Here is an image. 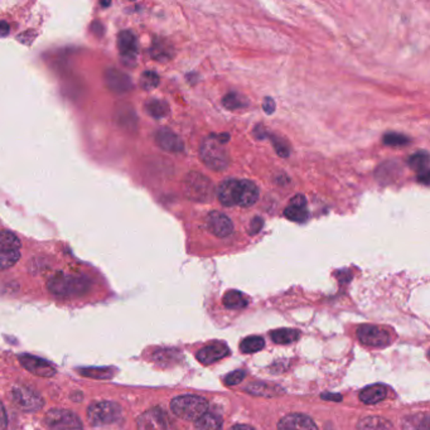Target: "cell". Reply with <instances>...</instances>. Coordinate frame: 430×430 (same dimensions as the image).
<instances>
[{
	"instance_id": "cell-1",
	"label": "cell",
	"mask_w": 430,
	"mask_h": 430,
	"mask_svg": "<svg viewBox=\"0 0 430 430\" xmlns=\"http://www.w3.org/2000/svg\"><path fill=\"white\" fill-rule=\"evenodd\" d=\"M89 279L80 275H67L64 273H59L48 280L47 287L52 294L62 298H71L86 294L89 292Z\"/></svg>"
},
{
	"instance_id": "cell-2",
	"label": "cell",
	"mask_w": 430,
	"mask_h": 430,
	"mask_svg": "<svg viewBox=\"0 0 430 430\" xmlns=\"http://www.w3.org/2000/svg\"><path fill=\"white\" fill-rule=\"evenodd\" d=\"M200 157L205 165L213 171H224L230 165L229 152L216 136H208L202 142Z\"/></svg>"
},
{
	"instance_id": "cell-3",
	"label": "cell",
	"mask_w": 430,
	"mask_h": 430,
	"mask_svg": "<svg viewBox=\"0 0 430 430\" xmlns=\"http://www.w3.org/2000/svg\"><path fill=\"white\" fill-rule=\"evenodd\" d=\"M171 409L178 418L193 422L206 414L208 402L197 395H182L172 400Z\"/></svg>"
},
{
	"instance_id": "cell-4",
	"label": "cell",
	"mask_w": 430,
	"mask_h": 430,
	"mask_svg": "<svg viewBox=\"0 0 430 430\" xmlns=\"http://www.w3.org/2000/svg\"><path fill=\"white\" fill-rule=\"evenodd\" d=\"M121 407L112 401L95 402L88 409V419L94 426L114 424L121 418Z\"/></svg>"
},
{
	"instance_id": "cell-5",
	"label": "cell",
	"mask_w": 430,
	"mask_h": 430,
	"mask_svg": "<svg viewBox=\"0 0 430 430\" xmlns=\"http://www.w3.org/2000/svg\"><path fill=\"white\" fill-rule=\"evenodd\" d=\"M184 193L189 200L207 202L213 197V182L203 174L192 172L184 181Z\"/></svg>"
},
{
	"instance_id": "cell-6",
	"label": "cell",
	"mask_w": 430,
	"mask_h": 430,
	"mask_svg": "<svg viewBox=\"0 0 430 430\" xmlns=\"http://www.w3.org/2000/svg\"><path fill=\"white\" fill-rule=\"evenodd\" d=\"M22 244L11 231H0V270L16 265L20 259Z\"/></svg>"
},
{
	"instance_id": "cell-7",
	"label": "cell",
	"mask_w": 430,
	"mask_h": 430,
	"mask_svg": "<svg viewBox=\"0 0 430 430\" xmlns=\"http://www.w3.org/2000/svg\"><path fill=\"white\" fill-rule=\"evenodd\" d=\"M138 430H178L169 415L160 407L149 409L138 418Z\"/></svg>"
},
{
	"instance_id": "cell-8",
	"label": "cell",
	"mask_w": 430,
	"mask_h": 430,
	"mask_svg": "<svg viewBox=\"0 0 430 430\" xmlns=\"http://www.w3.org/2000/svg\"><path fill=\"white\" fill-rule=\"evenodd\" d=\"M49 430H83V423L75 412L67 409H52L46 414Z\"/></svg>"
},
{
	"instance_id": "cell-9",
	"label": "cell",
	"mask_w": 430,
	"mask_h": 430,
	"mask_svg": "<svg viewBox=\"0 0 430 430\" xmlns=\"http://www.w3.org/2000/svg\"><path fill=\"white\" fill-rule=\"evenodd\" d=\"M12 398L14 404L23 412H38L44 405V401L36 390L28 386L19 385L12 390Z\"/></svg>"
},
{
	"instance_id": "cell-10",
	"label": "cell",
	"mask_w": 430,
	"mask_h": 430,
	"mask_svg": "<svg viewBox=\"0 0 430 430\" xmlns=\"http://www.w3.org/2000/svg\"><path fill=\"white\" fill-rule=\"evenodd\" d=\"M357 337L364 345L371 346V347H385L391 342L388 330H383L376 326H370V324L359 326V330H357Z\"/></svg>"
},
{
	"instance_id": "cell-11",
	"label": "cell",
	"mask_w": 430,
	"mask_h": 430,
	"mask_svg": "<svg viewBox=\"0 0 430 430\" xmlns=\"http://www.w3.org/2000/svg\"><path fill=\"white\" fill-rule=\"evenodd\" d=\"M206 225L210 232L220 239H225V237L230 236L234 231V224L230 218L217 211L208 213Z\"/></svg>"
},
{
	"instance_id": "cell-12",
	"label": "cell",
	"mask_w": 430,
	"mask_h": 430,
	"mask_svg": "<svg viewBox=\"0 0 430 430\" xmlns=\"http://www.w3.org/2000/svg\"><path fill=\"white\" fill-rule=\"evenodd\" d=\"M19 362L24 366V369H27L28 371L32 372L33 375L40 377H52L56 375V369L51 364H48L47 361L32 356V354H20L19 356Z\"/></svg>"
},
{
	"instance_id": "cell-13",
	"label": "cell",
	"mask_w": 430,
	"mask_h": 430,
	"mask_svg": "<svg viewBox=\"0 0 430 430\" xmlns=\"http://www.w3.org/2000/svg\"><path fill=\"white\" fill-rule=\"evenodd\" d=\"M259 200V189L255 183L248 179L237 182L236 206L251 207Z\"/></svg>"
},
{
	"instance_id": "cell-14",
	"label": "cell",
	"mask_w": 430,
	"mask_h": 430,
	"mask_svg": "<svg viewBox=\"0 0 430 430\" xmlns=\"http://www.w3.org/2000/svg\"><path fill=\"white\" fill-rule=\"evenodd\" d=\"M119 51L121 59L126 62H134L138 54V42L134 33H131L130 30H123L120 32L118 36Z\"/></svg>"
},
{
	"instance_id": "cell-15",
	"label": "cell",
	"mask_w": 430,
	"mask_h": 430,
	"mask_svg": "<svg viewBox=\"0 0 430 430\" xmlns=\"http://www.w3.org/2000/svg\"><path fill=\"white\" fill-rule=\"evenodd\" d=\"M279 430H318L312 419L304 414H290L284 417L277 425Z\"/></svg>"
},
{
	"instance_id": "cell-16",
	"label": "cell",
	"mask_w": 430,
	"mask_h": 430,
	"mask_svg": "<svg viewBox=\"0 0 430 430\" xmlns=\"http://www.w3.org/2000/svg\"><path fill=\"white\" fill-rule=\"evenodd\" d=\"M229 354H230L229 347L225 345L224 342H215L213 345L206 346L198 351L197 359L203 365H211Z\"/></svg>"
},
{
	"instance_id": "cell-17",
	"label": "cell",
	"mask_w": 430,
	"mask_h": 430,
	"mask_svg": "<svg viewBox=\"0 0 430 430\" xmlns=\"http://www.w3.org/2000/svg\"><path fill=\"white\" fill-rule=\"evenodd\" d=\"M285 217L294 222H306L308 220V208H306V200L304 196L297 195L290 200L289 206L284 211Z\"/></svg>"
},
{
	"instance_id": "cell-18",
	"label": "cell",
	"mask_w": 430,
	"mask_h": 430,
	"mask_svg": "<svg viewBox=\"0 0 430 430\" xmlns=\"http://www.w3.org/2000/svg\"><path fill=\"white\" fill-rule=\"evenodd\" d=\"M155 141L162 149L171 152V153H179L184 149L181 138L177 134H174L172 130L165 129V128L157 131Z\"/></svg>"
},
{
	"instance_id": "cell-19",
	"label": "cell",
	"mask_w": 430,
	"mask_h": 430,
	"mask_svg": "<svg viewBox=\"0 0 430 430\" xmlns=\"http://www.w3.org/2000/svg\"><path fill=\"white\" fill-rule=\"evenodd\" d=\"M105 80H107L109 89L115 91V92H128L133 88L130 77L125 75L124 72H120L115 68L107 72Z\"/></svg>"
},
{
	"instance_id": "cell-20",
	"label": "cell",
	"mask_w": 430,
	"mask_h": 430,
	"mask_svg": "<svg viewBox=\"0 0 430 430\" xmlns=\"http://www.w3.org/2000/svg\"><path fill=\"white\" fill-rule=\"evenodd\" d=\"M410 168L419 174V181L424 184L429 182V155L425 152H419L409 158Z\"/></svg>"
},
{
	"instance_id": "cell-21",
	"label": "cell",
	"mask_w": 430,
	"mask_h": 430,
	"mask_svg": "<svg viewBox=\"0 0 430 430\" xmlns=\"http://www.w3.org/2000/svg\"><path fill=\"white\" fill-rule=\"evenodd\" d=\"M237 179H226L218 186V201L226 207L236 206L237 195Z\"/></svg>"
},
{
	"instance_id": "cell-22",
	"label": "cell",
	"mask_w": 430,
	"mask_h": 430,
	"mask_svg": "<svg viewBox=\"0 0 430 430\" xmlns=\"http://www.w3.org/2000/svg\"><path fill=\"white\" fill-rule=\"evenodd\" d=\"M388 395V389L386 386L375 383L371 386H367L365 389L359 393V400L365 402L367 405H374L380 401H383Z\"/></svg>"
},
{
	"instance_id": "cell-23",
	"label": "cell",
	"mask_w": 430,
	"mask_h": 430,
	"mask_svg": "<svg viewBox=\"0 0 430 430\" xmlns=\"http://www.w3.org/2000/svg\"><path fill=\"white\" fill-rule=\"evenodd\" d=\"M196 430H222V419L213 412H206L196 420Z\"/></svg>"
},
{
	"instance_id": "cell-24",
	"label": "cell",
	"mask_w": 430,
	"mask_h": 430,
	"mask_svg": "<svg viewBox=\"0 0 430 430\" xmlns=\"http://www.w3.org/2000/svg\"><path fill=\"white\" fill-rule=\"evenodd\" d=\"M359 430H393V425L386 419L378 417H367L359 420L357 425Z\"/></svg>"
},
{
	"instance_id": "cell-25",
	"label": "cell",
	"mask_w": 430,
	"mask_h": 430,
	"mask_svg": "<svg viewBox=\"0 0 430 430\" xmlns=\"http://www.w3.org/2000/svg\"><path fill=\"white\" fill-rule=\"evenodd\" d=\"M224 304L226 308H230V309H242V308L248 306V297L242 294L241 292L230 290L225 294Z\"/></svg>"
},
{
	"instance_id": "cell-26",
	"label": "cell",
	"mask_w": 430,
	"mask_h": 430,
	"mask_svg": "<svg viewBox=\"0 0 430 430\" xmlns=\"http://www.w3.org/2000/svg\"><path fill=\"white\" fill-rule=\"evenodd\" d=\"M271 338H273V341L277 342L279 345H288L299 338V332L297 330H290V328L277 330L271 332Z\"/></svg>"
},
{
	"instance_id": "cell-27",
	"label": "cell",
	"mask_w": 430,
	"mask_h": 430,
	"mask_svg": "<svg viewBox=\"0 0 430 430\" xmlns=\"http://www.w3.org/2000/svg\"><path fill=\"white\" fill-rule=\"evenodd\" d=\"M145 107H147L149 115H152L155 119L165 118V115H168V112H169L168 104L165 101L157 100V99L148 101Z\"/></svg>"
},
{
	"instance_id": "cell-28",
	"label": "cell",
	"mask_w": 430,
	"mask_h": 430,
	"mask_svg": "<svg viewBox=\"0 0 430 430\" xmlns=\"http://www.w3.org/2000/svg\"><path fill=\"white\" fill-rule=\"evenodd\" d=\"M265 346V341L264 338H261L259 336H250L246 337L244 341L241 342L240 347L244 354H253V352H258L261 348Z\"/></svg>"
},
{
	"instance_id": "cell-29",
	"label": "cell",
	"mask_w": 430,
	"mask_h": 430,
	"mask_svg": "<svg viewBox=\"0 0 430 430\" xmlns=\"http://www.w3.org/2000/svg\"><path fill=\"white\" fill-rule=\"evenodd\" d=\"M222 104L229 110H237V109L246 107L248 101L245 100L241 95L236 94V92H229L225 96Z\"/></svg>"
},
{
	"instance_id": "cell-30",
	"label": "cell",
	"mask_w": 430,
	"mask_h": 430,
	"mask_svg": "<svg viewBox=\"0 0 430 430\" xmlns=\"http://www.w3.org/2000/svg\"><path fill=\"white\" fill-rule=\"evenodd\" d=\"M172 48L165 44V42H155L153 48H152V56L154 59H160V61H167L172 57Z\"/></svg>"
},
{
	"instance_id": "cell-31",
	"label": "cell",
	"mask_w": 430,
	"mask_h": 430,
	"mask_svg": "<svg viewBox=\"0 0 430 430\" xmlns=\"http://www.w3.org/2000/svg\"><path fill=\"white\" fill-rule=\"evenodd\" d=\"M160 83V76L154 71H145L141 77V85L144 90H153Z\"/></svg>"
},
{
	"instance_id": "cell-32",
	"label": "cell",
	"mask_w": 430,
	"mask_h": 430,
	"mask_svg": "<svg viewBox=\"0 0 430 430\" xmlns=\"http://www.w3.org/2000/svg\"><path fill=\"white\" fill-rule=\"evenodd\" d=\"M409 142H410L409 138L402 136V134H398V133H388V134H385V136H383V143L386 145H391V147L405 145Z\"/></svg>"
},
{
	"instance_id": "cell-33",
	"label": "cell",
	"mask_w": 430,
	"mask_h": 430,
	"mask_svg": "<svg viewBox=\"0 0 430 430\" xmlns=\"http://www.w3.org/2000/svg\"><path fill=\"white\" fill-rule=\"evenodd\" d=\"M81 374L85 376L95 377V378H109L112 376L110 369H89V370H81Z\"/></svg>"
},
{
	"instance_id": "cell-34",
	"label": "cell",
	"mask_w": 430,
	"mask_h": 430,
	"mask_svg": "<svg viewBox=\"0 0 430 430\" xmlns=\"http://www.w3.org/2000/svg\"><path fill=\"white\" fill-rule=\"evenodd\" d=\"M244 377H245V371L237 370V371L231 372L230 375H227V376H226V380H225V383H227V385H230V386H234V385L241 383L242 380H244Z\"/></svg>"
},
{
	"instance_id": "cell-35",
	"label": "cell",
	"mask_w": 430,
	"mask_h": 430,
	"mask_svg": "<svg viewBox=\"0 0 430 430\" xmlns=\"http://www.w3.org/2000/svg\"><path fill=\"white\" fill-rule=\"evenodd\" d=\"M271 139H273L274 147L277 149V153L279 154L280 157H288L289 148L285 145V143L279 141L277 138H271Z\"/></svg>"
},
{
	"instance_id": "cell-36",
	"label": "cell",
	"mask_w": 430,
	"mask_h": 430,
	"mask_svg": "<svg viewBox=\"0 0 430 430\" xmlns=\"http://www.w3.org/2000/svg\"><path fill=\"white\" fill-rule=\"evenodd\" d=\"M8 426V418H6V409L0 401V430H6Z\"/></svg>"
},
{
	"instance_id": "cell-37",
	"label": "cell",
	"mask_w": 430,
	"mask_h": 430,
	"mask_svg": "<svg viewBox=\"0 0 430 430\" xmlns=\"http://www.w3.org/2000/svg\"><path fill=\"white\" fill-rule=\"evenodd\" d=\"M263 107H264V112L266 114H273L274 110H275V102H274V100L271 97H266L264 104H263Z\"/></svg>"
},
{
	"instance_id": "cell-38",
	"label": "cell",
	"mask_w": 430,
	"mask_h": 430,
	"mask_svg": "<svg viewBox=\"0 0 430 430\" xmlns=\"http://www.w3.org/2000/svg\"><path fill=\"white\" fill-rule=\"evenodd\" d=\"M263 227V220L259 217L253 218L251 222V234H258Z\"/></svg>"
},
{
	"instance_id": "cell-39",
	"label": "cell",
	"mask_w": 430,
	"mask_h": 430,
	"mask_svg": "<svg viewBox=\"0 0 430 430\" xmlns=\"http://www.w3.org/2000/svg\"><path fill=\"white\" fill-rule=\"evenodd\" d=\"M9 30H11L9 24L4 22V20H0V38H1V37L8 36V35H9Z\"/></svg>"
},
{
	"instance_id": "cell-40",
	"label": "cell",
	"mask_w": 430,
	"mask_h": 430,
	"mask_svg": "<svg viewBox=\"0 0 430 430\" xmlns=\"http://www.w3.org/2000/svg\"><path fill=\"white\" fill-rule=\"evenodd\" d=\"M231 430H255L253 426H250V425L240 424L235 425L234 428Z\"/></svg>"
},
{
	"instance_id": "cell-41",
	"label": "cell",
	"mask_w": 430,
	"mask_h": 430,
	"mask_svg": "<svg viewBox=\"0 0 430 430\" xmlns=\"http://www.w3.org/2000/svg\"><path fill=\"white\" fill-rule=\"evenodd\" d=\"M323 398H328L330 399V398H333V395H323ZM335 398H336L337 401L341 400V395H337ZM330 400H335V399H330Z\"/></svg>"
}]
</instances>
